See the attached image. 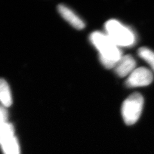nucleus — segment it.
Instances as JSON below:
<instances>
[{
	"instance_id": "nucleus-1",
	"label": "nucleus",
	"mask_w": 154,
	"mask_h": 154,
	"mask_svg": "<svg viewBox=\"0 0 154 154\" xmlns=\"http://www.w3.org/2000/svg\"><path fill=\"white\" fill-rule=\"evenodd\" d=\"M90 41L99 51L100 60L102 65L107 69L114 68L123 56L119 47L106 33L98 31L91 33Z\"/></svg>"
},
{
	"instance_id": "nucleus-2",
	"label": "nucleus",
	"mask_w": 154,
	"mask_h": 154,
	"mask_svg": "<svg viewBox=\"0 0 154 154\" xmlns=\"http://www.w3.org/2000/svg\"><path fill=\"white\" fill-rule=\"evenodd\" d=\"M106 34L118 47H128L136 42V37L131 30L118 21L110 19L105 24Z\"/></svg>"
},
{
	"instance_id": "nucleus-3",
	"label": "nucleus",
	"mask_w": 154,
	"mask_h": 154,
	"mask_svg": "<svg viewBox=\"0 0 154 154\" xmlns=\"http://www.w3.org/2000/svg\"><path fill=\"white\" fill-rule=\"evenodd\" d=\"M143 104V97L139 93L131 94L124 101L122 114L124 122L127 125H132L137 122L141 114Z\"/></svg>"
},
{
	"instance_id": "nucleus-4",
	"label": "nucleus",
	"mask_w": 154,
	"mask_h": 154,
	"mask_svg": "<svg viewBox=\"0 0 154 154\" xmlns=\"http://www.w3.org/2000/svg\"><path fill=\"white\" fill-rule=\"evenodd\" d=\"M152 81L153 75L152 72L146 67H141L134 69L130 74L125 82V84L128 88H136L148 85Z\"/></svg>"
},
{
	"instance_id": "nucleus-5",
	"label": "nucleus",
	"mask_w": 154,
	"mask_h": 154,
	"mask_svg": "<svg viewBox=\"0 0 154 154\" xmlns=\"http://www.w3.org/2000/svg\"><path fill=\"white\" fill-rule=\"evenodd\" d=\"M136 65V60L131 55H124L115 66L114 71L118 76L124 77L132 73L135 69Z\"/></svg>"
},
{
	"instance_id": "nucleus-6",
	"label": "nucleus",
	"mask_w": 154,
	"mask_h": 154,
	"mask_svg": "<svg viewBox=\"0 0 154 154\" xmlns=\"http://www.w3.org/2000/svg\"><path fill=\"white\" fill-rule=\"evenodd\" d=\"M58 11L65 20L76 29L82 30L85 27L84 21L69 8L64 5H59L58 6Z\"/></svg>"
},
{
	"instance_id": "nucleus-7",
	"label": "nucleus",
	"mask_w": 154,
	"mask_h": 154,
	"mask_svg": "<svg viewBox=\"0 0 154 154\" xmlns=\"http://www.w3.org/2000/svg\"><path fill=\"white\" fill-rule=\"evenodd\" d=\"M0 102L4 107H8L12 103L11 89L7 82L0 79Z\"/></svg>"
},
{
	"instance_id": "nucleus-8",
	"label": "nucleus",
	"mask_w": 154,
	"mask_h": 154,
	"mask_svg": "<svg viewBox=\"0 0 154 154\" xmlns=\"http://www.w3.org/2000/svg\"><path fill=\"white\" fill-rule=\"evenodd\" d=\"M0 144L5 154H19L18 144L14 135L5 138Z\"/></svg>"
},
{
	"instance_id": "nucleus-9",
	"label": "nucleus",
	"mask_w": 154,
	"mask_h": 154,
	"mask_svg": "<svg viewBox=\"0 0 154 154\" xmlns=\"http://www.w3.org/2000/svg\"><path fill=\"white\" fill-rule=\"evenodd\" d=\"M138 55L151 66L154 71V52L148 48L142 47L138 50Z\"/></svg>"
},
{
	"instance_id": "nucleus-10",
	"label": "nucleus",
	"mask_w": 154,
	"mask_h": 154,
	"mask_svg": "<svg viewBox=\"0 0 154 154\" xmlns=\"http://www.w3.org/2000/svg\"><path fill=\"white\" fill-rule=\"evenodd\" d=\"M12 135H14V128L11 124L7 122L0 127V142Z\"/></svg>"
},
{
	"instance_id": "nucleus-11",
	"label": "nucleus",
	"mask_w": 154,
	"mask_h": 154,
	"mask_svg": "<svg viewBox=\"0 0 154 154\" xmlns=\"http://www.w3.org/2000/svg\"><path fill=\"white\" fill-rule=\"evenodd\" d=\"M7 117L8 114L5 107H4L3 106H0V127L7 123Z\"/></svg>"
}]
</instances>
